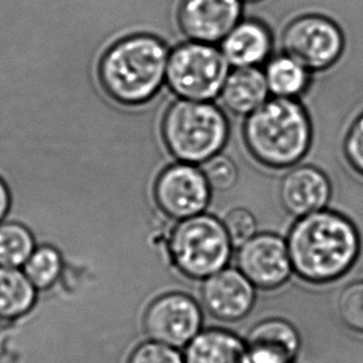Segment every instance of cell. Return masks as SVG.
Returning <instances> with one entry per match:
<instances>
[{
  "label": "cell",
  "instance_id": "obj_8",
  "mask_svg": "<svg viewBox=\"0 0 363 363\" xmlns=\"http://www.w3.org/2000/svg\"><path fill=\"white\" fill-rule=\"evenodd\" d=\"M212 192L201 169L189 162H177L162 167L154 182V200L157 208L174 221L206 211Z\"/></svg>",
  "mask_w": 363,
  "mask_h": 363
},
{
  "label": "cell",
  "instance_id": "obj_16",
  "mask_svg": "<svg viewBox=\"0 0 363 363\" xmlns=\"http://www.w3.org/2000/svg\"><path fill=\"white\" fill-rule=\"evenodd\" d=\"M221 51L233 67H257L268 59L272 36L264 25L257 21L237 24L222 40Z\"/></svg>",
  "mask_w": 363,
  "mask_h": 363
},
{
  "label": "cell",
  "instance_id": "obj_14",
  "mask_svg": "<svg viewBox=\"0 0 363 363\" xmlns=\"http://www.w3.org/2000/svg\"><path fill=\"white\" fill-rule=\"evenodd\" d=\"M250 363H291L299 351V335L281 319L262 321L248 336Z\"/></svg>",
  "mask_w": 363,
  "mask_h": 363
},
{
  "label": "cell",
  "instance_id": "obj_13",
  "mask_svg": "<svg viewBox=\"0 0 363 363\" xmlns=\"http://www.w3.org/2000/svg\"><path fill=\"white\" fill-rule=\"evenodd\" d=\"M278 196L285 212L300 218L328 208L333 184L319 167L295 165L280 180Z\"/></svg>",
  "mask_w": 363,
  "mask_h": 363
},
{
  "label": "cell",
  "instance_id": "obj_21",
  "mask_svg": "<svg viewBox=\"0 0 363 363\" xmlns=\"http://www.w3.org/2000/svg\"><path fill=\"white\" fill-rule=\"evenodd\" d=\"M34 238L18 223L0 226V267L15 268L28 262L34 252Z\"/></svg>",
  "mask_w": 363,
  "mask_h": 363
},
{
  "label": "cell",
  "instance_id": "obj_23",
  "mask_svg": "<svg viewBox=\"0 0 363 363\" xmlns=\"http://www.w3.org/2000/svg\"><path fill=\"white\" fill-rule=\"evenodd\" d=\"M337 310L347 328L363 334V280L345 286L337 300Z\"/></svg>",
  "mask_w": 363,
  "mask_h": 363
},
{
  "label": "cell",
  "instance_id": "obj_22",
  "mask_svg": "<svg viewBox=\"0 0 363 363\" xmlns=\"http://www.w3.org/2000/svg\"><path fill=\"white\" fill-rule=\"evenodd\" d=\"M201 170L205 174L212 191H231L240 180V170L236 162L221 152L203 162Z\"/></svg>",
  "mask_w": 363,
  "mask_h": 363
},
{
  "label": "cell",
  "instance_id": "obj_15",
  "mask_svg": "<svg viewBox=\"0 0 363 363\" xmlns=\"http://www.w3.org/2000/svg\"><path fill=\"white\" fill-rule=\"evenodd\" d=\"M269 94L263 71L258 67H238L228 74L218 97L230 113L248 117L268 101Z\"/></svg>",
  "mask_w": 363,
  "mask_h": 363
},
{
  "label": "cell",
  "instance_id": "obj_28",
  "mask_svg": "<svg viewBox=\"0 0 363 363\" xmlns=\"http://www.w3.org/2000/svg\"><path fill=\"white\" fill-rule=\"evenodd\" d=\"M247 1H258V0H247Z\"/></svg>",
  "mask_w": 363,
  "mask_h": 363
},
{
  "label": "cell",
  "instance_id": "obj_19",
  "mask_svg": "<svg viewBox=\"0 0 363 363\" xmlns=\"http://www.w3.org/2000/svg\"><path fill=\"white\" fill-rule=\"evenodd\" d=\"M36 291L26 275L9 267H0V319H15L34 305Z\"/></svg>",
  "mask_w": 363,
  "mask_h": 363
},
{
  "label": "cell",
  "instance_id": "obj_10",
  "mask_svg": "<svg viewBox=\"0 0 363 363\" xmlns=\"http://www.w3.org/2000/svg\"><path fill=\"white\" fill-rule=\"evenodd\" d=\"M200 306L191 296L172 291L152 300L144 316L147 335L160 344L182 347L201 328Z\"/></svg>",
  "mask_w": 363,
  "mask_h": 363
},
{
  "label": "cell",
  "instance_id": "obj_5",
  "mask_svg": "<svg viewBox=\"0 0 363 363\" xmlns=\"http://www.w3.org/2000/svg\"><path fill=\"white\" fill-rule=\"evenodd\" d=\"M233 248L223 221L205 212L177 221L167 232L170 263L179 274L194 281L225 269Z\"/></svg>",
  "mask_w": 363,
  "mask_h": 363
},
{
  "label": "cell",
  "instance_id": "obj_12",
  "mask_svg": "<svg viewBox=\"0 0 363 363\" xmlns=\"http://www.w3.org/2000/svg\"><path fill=\"white\" fill-rule=\"evenodd\" d=\"M200 295L207 311L223 321L243 319L257 300L255 285L235 268H225L202 280Z\"/></svg>",
  "mask_w": 363,
  "mask_h": 363
},
{
  "label": "cell",
  "instance_id": "obj_25",
  "mask_svg": "<svg viewBox=\"0 0 363 363\" xmlns=\"http://www.w3.org/2000/svg\"><path fill=\"white\" fill-rule=\"evenodd\" d=\"M342 152L349 167L363 179V111L345 134Z\"/></svg>",
  "mask_w": 363,
  "mask_h": 363
},
{
  "label": "cell",
  "instance_id": "obj_6",
  "mask_svg": "<svg viewBox=\"0 0 363 363\" xmlns=\"http://www.w3.org/2000/svg\"><path fill=\"white\" fill-rule=\"evenodd\" d=\"M228 74L226 57L211 44L194 41L169 55L167 86L180 99L210 102L221 94Z\"/></svg>",
  "mask_w": 363,
  "mask_h": 363
},
{
  "label": "cell",
  "instance_id": "obj_9",
  "mask_svg": "<svg viewBox=\"0 0 363 363\" xmlns=\"http://www.w3.org/2000/svg\"><path fill=\"white\" fill-rule=\"evenodd\" d=\"M237 250L238 270L259 290L281 288L294 275L286 241L277 233L258 232Z\"/></svg>",
  "mask_w": 363,
  "mask_h": 363
},
{
  "label": "cell",
  "instance_id": "obj_7",
  "mask_svg": "<svg viewBox=\"0 0 363 363\" xmlns=\"http://www.w3.org/2000/svg\"><path fill=\"white\" fill-rule=\"evenodd\" d=\"M281 45L285 55L316 74L333 69L339 62L346 39L334 19L323 14H305L286 26Z\"/></svg>",
  "mask_w": 363,
  "mask_h": 363
},
{
  "label": "cell",
  "instance_id": "obj_20",
  "mask_svg": "<svg viewBox=\"0 0 363 363\" xmlns=\"http://www.w3.org/2000/svg\"><path fill=\"white\" fill-rule=\"evenodd\" d=\"M62 253L52 245L34 250L25 263V275L40 290L49 289L64 274Z\"/></svg>",
  "mask_w": 363,
  "mask_h": 363
},
{
  "label": "cell",
  "instance_id": "obj_1",
  "mask_svg": "<svg viewBox=\"0 0 363 363\" xmlns=\"http://www.w3.org/2000/svg\"><path fill=\"white\" fill-rule=\"evenodd\" d=\"M286 245L294 274L311 285L342 279L361 255V236L349 217L321 210L296 218Z\"/></svg>",
  "mask_w": 363,
  "mask_h": 363
},
{
  "label": "cell",
  "instance_id": "obj_24",
  "mask_svg": "<svg viewBox=\"0 0 363 363\" xmlns=\"http://www.w3.org/2000/svg\"><path fill=\"white\" fill-rule=\"evenodd\" d=\"M223 225L235 248H238L258 233V221L255 215L245 207H237L227 212Z\"/></svg>",
  "mask_w": 363,
  "mask_h": 363
},
{
  "label": "cell",
  "instance_id": "obj_4",
  "mask_svg": "<svg viewBox=\"0 0 363 363\" xmlns=\"http://www.w3.org/2000/svg\"><path fill=\"white\" fill-rule=\"evenodd\" d=\"M160 132L172 157L177 162L199 165L226 147L230 124L216 104L180 99L164 111Z\"/></svg>",
  "mask_w": 363,
  "mask_h": 363
},
{
  "label": "cell",
  "instance_id": "obj_26",
  "mask_svg": "<svg viewBox=\"0 0 363 363\" xmlns=\"http://www.w3.org/2000/svg\"><path fill=\"white\" fill-rule=\"evenodd\" d=\"M128 363H184L175 350L164 344H144L133 352Z\"/></svg>",
  "mask_w": 363,
  "mask_h": 363
},
{
  "label": "cell",
  "instance_id": "obj_2",
  "mask_svg": "<svg viewBox=\"0 0 363 363\" xmlns=\"http://www.w3.org/2000/svg\"><path fill=\"white\" fill-rule=\"evenodd\" d=\"M243 139L260 165L283 170L298 165L309 154L314 125L299 99L274 97L247 117Z\"/></svg>",
  "mask_w": 363,
  "mask_h": 363
},
{
  "label": "cell",
  "instance_id": "obj_11",
  "mask_svg": "<svg viewBox=\"0 0 363 363\" xmlns=\"http://www.w3.org/2000/svg\"><path fill=\"white\" fill-rule=\"evenodd\" d=\"M241 11V0H182L179 23L189 39L215 44L238 24Z\"/></svg>",
  "mask_w": 363,
  "mask_h": 363
},
{
  "label": "cell",
  "instance_id": "obj_18",
  "mask_svg": "<svg viewBox=\"0 0 363 363\" xmlns=\"http://www.w3.org/2000/svg\"><path fill=\"white\" fill-rule=\"evenodd\" d=\"M264 74L270 94L274 97L299 99L311 86L313 74L288 55L272 60Z\"/></svg>",
  "mask_w": 363,
  "mask_h": 363
},
{
  "label": "cell",
  "instance_id": "obj_17",
  "mask_svg": "<svg viewBox=\"0 0 363 363\" xmlns=\"http://www.w3.org/2000/svg\"><path fill=\"white\" fill-rule=\"evenodd\" d=\"M186 363H250V354L235 335L210 330L189 345Z\"/></svg>",
  "mask_w": 363,
  "mask_h": 363
},
{
  "label": "cell",
  "instance_id": "obj_27",
  "mask_svg": "<svg viewBox=\"0 0 363 363\" xmlns=\"http://www.w3.org/2000/svg\"><path fill=\"white\" fill-rule=\"evenodd\" d=\"M9 192L8 189L5 186L4 182L0 180V221L3 220V217L5 216V213L8 212L9 208Z\"/></svg>",
  "mask_w": 363,
  "mask_h": 363
},
{
  "label": "cell",
  "instance_id": "obj_3",
  "mask_svg": "<svg viewBox=\"0 0 363 363\" xmlns=\"http://www.w3.org/2000/svg\"><path fill=\"white\" fill-rule=\"evenodd\" d=\"M169 52L160 40L137 35L119 41L99 66V84L114 102L137 107L157 99L167 81Z\"/></svg>",
  "mask_w": 363,
  "mask_h": 363
}]
</instances>
